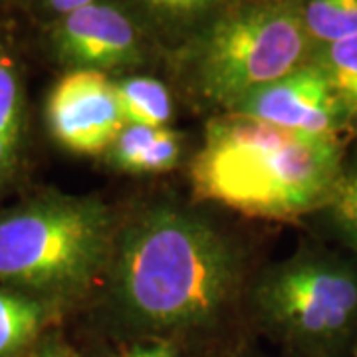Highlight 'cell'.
<instances>
[{"mask_svg": "<svg viewBox=\"0 0 357 357\" xmlns=\"http://www.w3.org/2000/svg\"><path fill=\"white\" fill-rule=\"evenodd\" d=\"M126 123L145 128H167L173 102L167 86L151 76H128L115 82Z\"/></svg>", "mask_w": 357, "mask_h": 357, "instance_id": "obj_12", "label": "cell"}, {"mask_svg": "<svg viewBox=\"0 0 357 357\" xmlns=\"http://www.w3.org/2000/svg\"><path fill=\"white\" fill-rule=\"evenodd\" d=\"M107 357H181V354L177 351V347L167 340H151V342L133 345L121 354Z\"/></svg>", "mask_w": 357, "mask_h": 357, "instance_id": "obj_17", "label": "cell"}, {"mask_svg": "<svg viewBox=\"0 0 357 357\" xmlns=\"http://www.w3.org/2000/svg\"><path fill=\"white\" fill-rule=\"evenodd\" d=\"M324 72L344 121L357 123V34L319 48L310 58Z\"/></svg>", "mask_w": 357, "mask_h": 357, "instance_id": "obj_13", "label": "cell"}, {"mask_svg": "<svg viewBox=\"0 0 357 357\" xmlns=\"http://www.w3.org/2000/svg\"><path fill=\"white\" fill-rule=\"evenodd\" d=\"M268 330L307 357H347L357 344V262L328 250H302L255 286Z\"/></svg>", "mask_w": 357, "mask_h": 357, "instance_id": "obj_5", "label": "cell"}, {"mask_svg": "<svg viewBox=\"0 0 357 357\" xmlns=\"http://www.w3.org/2000/svg\"><path fill=\"white\" fill-rule=\"evenodd\" d=\"M312 58L298 0H232L195 34L185 68L204 102L232 112Z\"/></svg>", "mask_w": 357, "mask_h": 357, "instance_id": "obj_4", "label": "cell"}, {"mask_svg": "<svg viewBox=\"0 0 357 357\" xmlns=\"http://www.w3.org/2000/svg\"><path fill=\"white\" fill-rule=\"evenodd\" d=\"M324 208H328L342 238L357 252V171L342 173Z\"/></svg>", "mask_w": 357, "mask_h": 357, "instance_id": "obj_16", "label": "cell"}, {"mask_svg": "<svg viewBox=\"0 0 357 357\" xmlns=\"http://www.w3.org/2000/svg\"><path fill=\"white\" fill-rule=\"evenodd\" d=\"M54 307L36 296L0 286V357L32 344L54 316Z\"/></svg>", "mask_w": 357, "mask_h": 357, "instance_id": "obj_11", "label": "cell"}, {"mask_svg": "<svg viewBox=\"0 0 357 357\" xmlns=\"http://www.w3.org/2000/svg\"><path fill=\"white\" fill-rule=\"evenodd\" d=\"M117 225L96 197L40 195L0 213V286L54 306L103 278Z\"/></svg>", "mask_w": 357, "mask_h": 357, "instance_id": "obj_3", "label": "cell"}, {"mask_svg": "<svg viewBox=\"0 0 357 357\" xmlns=\"http://www.w3.org/2000/svg\"><path fill=\"white\" fill-rule=\"evenodd\" d=\"M38 2L56 18H62L66 14L74 13L77 8H84L96 0H38Z\"/></svg>", "mask_w": 357, "mask_h": 357, "instance_id": "obj_18", "label": "cell"}, {"mask_svg": "<svg viewBox=\"0 0 357 357\" xmlns=\"http://www.w3.org/2000/svg\"><path fill=\"white\" fill-rule=\"evenodd\" d=\"M236 243L208 218L155 204L117 227L105 268L114 316L141 333H178L220 318L243 284Z\"/></svg>", "mask_w": 357, "mask_h": 357, "instance_id": "obj_1", "label": "cell"}, {"mask_svg": "<svg viewBox=\"0 0 357 357\" xmlns=\"http://www.w3.org/2000/svg\"><path fill=\"white\" fill-rule=\"evenodd\" d=\"M342 173L335 137L294 133L234 112L208 121L191 161L192 191L201 201L264 220L324 208Z\"/></svg>", "mask_w": 357, "mask_h": 357, "instance_id": "obj_2", "label": "cell"}, {"mask_svg": "<svg viewBox=\"0 0 357 357\" xmlns=\"http://www.w3.org/2000/svg\"><path fill=\"white\" fill-rule=\"evenodd\" d=\"M26 102L13 56L0 44V187L14 177L24 151Z\"/></svg>", "mask_w": 357, "mask_h": 357, "instance_id": "obj_10", "label": "cell"}, {"mask_svg": "<svg viewBox=\"0 0 357 357\" xmlns=\"http://www.w3.org/2000/svg\"><path fill=\"white\" fill-rule=\"evenodd\" d=\"M232 112L316 137H335L345 123L328 79L312 62L255 89Z\"/></svg>", "mask_w": 357, "mask_h": 357, "instance_id": "obj_8", "label": "cell"}, {"mask_svg": "<svg viewBox=\"0 0 357 357\" xmlns=\"http://www.w3.org/2000/svg\"><path fill=\"white\" fill-rule=\"evenodd\" d=\"M183 141L169 128H145L126 123L112 147L107 161L117 171L131 175H157L181 163Z\"/></svg>", "mask_w": 357, "mask_h": 357, "instance_id": "obj_9", "label": "cell"}, {"mask_svg": "<svg viewBox=\"0 0 357 357\" xmlns=\"http://www.w3.org/2000/svg\"><path fill=\"white\" fill-rule=\"evenodd\" d=\"M44 114L54 141L76 155L107 153L126 128L115 82L96 70H68L50 89Z\"/></svg>", "mask_w": 357, "mask_h": 357, "instance_id": "obj_6", "label": "cell"}, {"mask_svg": "<svg viewBox=\"0 0 357 357\" xmlns=\"http://www.w3.org/2000/svg\"><path fill=\"white\" fill-rule=\"evenodd\" d=\"M351 357H357V344H356V347H354V354H351Z\"/></svg>", "mask_w": 357, "mask_h": 357, "instance_id": "obj_20", "label": "cell"}, {"mask_svg": "<svg viewBox=\"0 0 357 357\" xmlns=\"http://www.w3.org/2000/svg\"><path fill=\"white\" fill-rule=\"evenodd\" d=\"M312 54L357 34V0H298Z\"/></svg>", "mask_w": 357, "mask_h": 357, "instance_id": "obj_14", "label": "cell"}, {"mask_svg": "<svg viewBox=\"0 0 357 357\" xmlns=\"http://www.w3.org/2000/svg\"><path fill=\"white\" fill-rule=\"evenodd\" d=\"M56 58L70 70L109 72L135 68L145 60L139 26L112 2L96 0L56 18L50 30Z\"/></svg>", "mask_w": 357, "mask_h": 357, "instance_id": "obj_7", "label": "cell"}, {"mask_svg": "<svg viewBox=\"0 0 357 357\" xmlns=\"http://www.w3.org/2000/svg\"><path fill=\"white\" fill-rule=\"evenodd\" d=\"M36 357H79V356H77L72 347H68L64 342H60V340H48V342H44V344L40 345Z\"/></svg>", "mask_w": 357, "mask_h": 357, "instance_id": "obj_19", "label": "cell"}, {"mask_svg": "<svg viewBox=\"0 0 357 357\" xmlns=\"http://www.w3.org/2000/svg\"><path fill=\"white\" fill-rule=\"evenodd\" d=\"M151 24L169 32L203 28V24L225 4V0H133Z\"/></svg>", "mask_w": 357, "mask_h": 357, "instance_id": "obj_15", "label": "cell"}]
</instances>
